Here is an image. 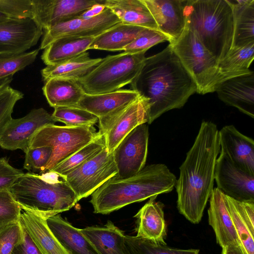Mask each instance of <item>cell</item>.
Wrapping results in <instances>:
<instances>
[{
	"mask_svg": "<svg viewBox=\"0 0 254 254\" xmlns=\"http://www.w3.org/2000/svg\"><path fill=\"white\" fill-rule=\"evenodd\" d=\"M130 87L145 101L148 124L163 113L183 107L197 91L194 81L170 44L146 58Z\"/></svg>",
	"mask_w": 254,
	"mask_h": 254,
	"instance_id": "1",
	"label": "cell"
},
{
	"mask_svg": "<svg viewBox=\"0 0 254 254\" xmlns=\"http://www.w3.org/2000/svg\"><path fill=\"white\" fill-rule=\"evenodd\" d=\"M220 151L216 125L202 122L194 143L180 167L175 186L178 209L192 223L200 221L214 189L215 164Z\"/></svg>",
	"mask_w": 254,
	"mask_h": 254,
	"instance_id": "2",
	"label": "cell"
},
{
	"mask_svg": "<svg viewBox=\"0 0 254 254\" xmlns=\"http://www.w3.org/2000/svg\"><path fill=\"white\" fill-rule=\"evenodd\" d=\"M177 181L165 165L151 164L131 177L110 178L91 194L90 202L94 213L108 214L131 203L169 192Z\"/></svg>",
	"mask_w": 254,
	"mask_h": 254,
	"instance_id": "3",
	"label": "cell"
},
{
	"mask_svg": "<svg viewBox=\"0 0 254 254\" xmlns=\"http://www.w3.org/2000/svg\"><path fill=\"white\" fill-rule=\"evenodd\" d=\"M184 14L186 26L218 63L233 40V14L227 0H187Z\"/></svg>",
	"mask_w": 254,
	"mask_h": 254,
	"instance_id": "4",
	"label": "cell"
},
{
	"mask_svg": "<svg viewBox=\"0 0 254 254\" xmlns=\"http://www.w3.org/2000/svg\"><path fill=\"white\" fill-rule=\"evenodd\" d=\"M24 173L9 190L23 210L35 212L47 218L67 211L78 201L73 190L57 174Z\"/></svg>",
	"mask_w": 254,
	"mask_h": 254,
	"instance_id": "5",
	"label": "cell"
},
{
	"mask_svg": "<svg viewBox=\"0 0 254 254\" xmlns=\"http://www.w3.org/2000/svg\"><path fill=\"white\" fill-rule=\"evenodd\" d=\"M145 52H123L109 55L90 72L77 81L88 94L114 92L130 84L139 74L145 61Z\"/></svg>",
	"mask_w": 254,
	"mask_h": 254,
	"instance_id": "6",
	"label": "cell"
},
{
	"mask_svg": "<svg viewBox=\"0 0 254 254\" xmlns=\"http://www.w3.org/2000/svg\"><path fill=\"white\" fill-rule=\"evenodd\" d=\"M169 44L194 81L196 92H215L219 81L217 60L195 34L185 25L180 37Z\"/></svg>",
	"mask_w": 254,
	"mask_h": 254,
	"instance_id": "7",
	"label": "cell"
},
{
	"mask_svg": "<svg viewBox=\"0 0 254 254\" xmlns=\"http://www.w3.org/2000/svg\"><path fill=\"white\" fill-rule=\"evenodd\" d=\"M101 135L93 126L50 125L37 131L29 148L43 146L52 148V155L46 167V172Z\"/></svg>",
	"mask_w": 254,
	"mask_h": 254,
	"instance_id": "8",
	"label": "cell"
},
{
	"mask_svg": "<svg viewBox=\"0 0 254 254\" xmlns=\"http://www.w3.org/2000/svg\"><path fill=\"white\" fill-rule=\"evenodd\" d=\"M113 153L105 147L95 156L68 173L64 179L77 199L88 197L117 174Z\"/></svg>",
	"mask_w": 254,
	"mask_h": 254,
	"instance_id": "9",
	"label": "cell"
},
{
	"mask_svg": "<svg viewBox=\"0 0 254 254\" xmlns=\"http://www.w3.org/2000/svg\"><path fill=\"white\" fill-rule=\"evenodd\" d=\"M139 97V94L131 89L95 95L85 93L76 107L98 118L99 131L104 135L125 109Z\"/></svg>",
	"mask_w": 254,
	"mask_h": 254,
	"instance_id": "10",
	"label": "cell"
},
{
	"mask_svg": "<svg viewBox=\"0 0 254 254\" xmlns=\"http://www.w3.org/2000/svg\"><path fill=\"white\" fill-rule=\"evenodd\" d=\"M56 122L43 108L34 109L23 117L11 118L0 128V146L4 149H21L25 153L31 140L41 128Z\"/></svg>",
	"mask_w": 254,
	"mask_h": 254,
	"instance_id": "11",
	"label": "cell"
},
{
	"mask_svg": "<svg viewBox=\"0 0 254 254\" xmlns=\"http://www.w3.org/2000/svg\"><path fill=\"white\" fill-rule=\"evenodd\" d=\"M121 22L106 7L101 13L94 17H78L45 30L39 49H45L55 40L64 37H95Z\"/></svg>",
	"mask_w": 254,
	"mask_h": 254,
	"instance_id": "12",
	"label": "cell"
},
{
	"mask_svg": "<svg viewBox=\"0 0 254 254\" xmlns=\"http://www.w3.org/2000/svg\"><path fill=\"white\" fill-rule=\"evenodd\" d=\"M146 123L138 126L121 142L113 154L118 179L131 177L142 170L146 163L148 143Z\"/></svg>",
	"mask_w": 254,
	"mask_h": 254,
	"instance_id": "13",
	"label": "cell"
},
{
	"mask_svg": "<svg viewBox=\"0 0 254 254\" xmlns=\"http://www.w3.org/2000/svg\"><path fill=\"white\" fill-rule=\"evenodd\" d=\"M105 0H32L33 20L42 30L79 17Z\"/></svg>",
	"mask_w": 254,
	"mask_h": 254,
	"instance_id": "14",
	"label": "cell"
},
{
	"mask_svg": "<svg viewBox=\"0 0 254 254\" xmlns=\"http://www.w3.org/2000/svg\"><path fill=\"white\" fill-rule=\"evenodd\" d=\"M214 180L217 188L225 195L239 201L254 200V175L221 153L215 164Z\"/></svg>",
	"mask_w": 254,
	"mask_h": 254,
	"instance_id": "15",
	"label": "cell"
},
{
	"mask_svg": "<svg viewBox=\"0 0 254 254\" xmlns=\"http://www.w3.org/2000/svg\"><path fill=\"white\" fill-rule=\"evenodd\" d=\"M43 34L33 19L10 18L0 23V54L26 52L37 44Z\"/></svg>",
	"mask_w": 254,
	"mask_h": 254,
	"instance_id": "16",
	"label": "cell"
},
{
	"mask_svg": "<svg viewBox=\"0 0 254 254\" xmlns=\"http://www.w3.org/2000/svg\"><path fill=\"white\" fill-rule=\"evenodd\" d=\"M149 10L159 31L170 44L182 35L186 25L185 0H142Z\"/></svg>",
	"mask_w": 254,
	"mask_h": 254,
	"instance_id": "17",
	"label": "cell"
},
{
	"mask_svg": "<svg viewBox=\"0 0 254 254\" xmlns=\"http://www.w3.org/2000/svg\"><path fill=\"white\" fill-rule=\"evenodd\" d=\"M220 153L236 166L254 175V141L232 125L219 130Z\"/></svg>",
	"mask_w": 254,
	"mask_h": 254,
	"instance_id": "18",
	"label": "cell"
},
{
	"mask_svg": "<svg viewBox=\"0 0 254 254\" xmlns=\"http://www.w3.org/2000/svg\"><path fill=\"white\" fill-rule=\"evenodd\" d=\"M215 92L223 102L254 118V71L222 81Z\"/></svg>",
	"mask_w": 254,
	"mask_h": 254,
	"instance_id": "19",
	"label": "cell"
},
{
	"mask_svg": "<svg viewBox=\"0 0 254 254\" xmlns=\"http://www.w3.org/2000/svg\"><path fill=\"white\" fill-rule=\"evenodd\" d=\"M147 111L145 101L140 96L125 109L104 135L109 153H113L136 127L147 123Z\"/></svg>",
	"mask_w": 254,
	"mask_h": 254,
	"instance_id": "20",
	"label": "cell"
},
{
	"mask_svg": "<svg viewBox=\"0 0 254 254\" xmlns=\"http://www.w3.org/2000/svg\"><path fill=\"white\" fill-rule=\"evenodd\" d=\"M208 215L209 224L221 248L231 244L239 245L225 195L217 188L213 189L209 197Z\"/></svg>",
	"mask_w": 254,
	"mask_h": 254,
	"instance_id": "21",
	"label": "cell"
},
{
	"mask_svg": "<svg viewBox=\"0 0 254 254\" xmlns=\"http://www.w3.org/2000/svg\"><path fill=\"white\" fill-rule=\"evenodd\" d=\"M47 218L38 213L23 210L19 221L41 254H69L49 229Z\"/></svg>",
	"mask_w": 254,
	"mask_h": 254,
	"instance_id": "22",
	"label": "cell"
},
{
	"mask_svg": "<svg viewBox=\"0 0 254 254\" xmlns=\"http://www.w3.org/2000/svg\"><path fill=\"white\" fill-rule=\"evenodd\" d=\"M225 197L240 247L245 254H254V200Z\"/></svg>",
	"mask_w": 254,
	"mask_h": 254,
	"instance_id": "23",
	"label": "cell"
},
{
	"mask_svg": "<svg viewBox=\"0 0 254 254\" xmlns=\"http://www.w3.org/2000/svg\"><path fill=\"white\" fill-rule=\"evenodd\" d=\"M53 234L69 254H100L81 232L58 214L47 219Z\"/></svg>",
	"mask_w": 254,
	"mask_h": 254,
	"instance_id": "24",
	"label": "cell"
},
{
	"mask_svg": "<svg viewBox=\"0 0 254 254\" xmlns=\"http://www.w3.org/2000/svg\"><path fill=\"white\" fill-rule=\"evenodd\" d=\"M155 197L143 205L134 216L136 218V236L166 245V228L163 205Z\"/></svg>",
	"mask_w": 254,
	"mask_h": 254,
	"instance_id": "25",
	"label": "cell"
},
{
	"mask_svg": "<svg viewBox=\"0 0 254 254\" xmlns=\"http://www.w3.org/2000/svg\"><path fill=\"white\" fill-rule=\"evenodd\" d=\"M81 231L100 254H130L124 232L110 220L103 226L87 227Z\"/></svg>",
	"mask_w": 254,
	"mask_h": 254,
	"instance_id": "26",
	"label": "cell"
},
{
	"mask_svg": "<svg viewBox=\"0 0 254 254\" xmlns=\"http://www.w3.org/2000/svg\"><path fill=\"white\" fill-rule=\"evenodd\" d=\"M43 94L50 106L76 107L85 93L76 80L55 77L45 82Z\"/></svg>",
	"mask_w": 254,
	"mask_h": 254,
	"instance_id": "27",
	"label": "cell"
},
{
	"mask_svg": "<svg viewBox=\"0 0 254 254\" xmlns=\"http://www.w3.org/2000/svg\"><path fill=\"white\" fill-rule=\"evenodd\" d=\"M233 14L234 28L231 47L254 42V0H227Z\"/></svg>",
	"mask_w": 254,
	"mask_h": 254,
	"instance_id": "28",
	"label": "cell"
},
{
	"mask_svg": "<svg viewBox=\"0 0 254 254\" xmlns=\"http://www.w3.org/2000/svg\"><path fill=\"white\" fill-rule=\"evenodd\" d=\"M105 5L123 23L159 31L149 10L142 0H105Z\"/></svg>",
	"mask_w": 254,
	"mask_h": 254,
	"instance_id": "29",
	"label": "cell"
},
{
	"mask_svg": "<svg viewBox=\"0 0 254 254\" xmlns=\"http://www.w3.org/2000/svg\"><path fill=\"white\" fill-rule=\"evenodd\" d=\"M94 38L72 36L59 38L44 49L41 59L47 65L63 63L86 52Z\"/></svg>",
	"mask_w": 254,
	"mask_h": 254,
	"instance_id": "30",
	"label": "cell"
},
{
	"mask_svg": "<svg viewBox=\"0 0 254 254\" xmlns=\"http://www.w3.org/2000/svg\"><path fill=\"white\" fill-rule=\"evenodd\" d=\"M102 60L100 58H90L85 52L63 63L47 65L41 71L42 77L44 82L55 77L77 80L90 72Z\"/></svg>",
	"mask_w": 254,
	"mask_h": 254,
	"instance_id": "31",
	"label": "cell"
},
{
	"mask_svg": "<svg viewBox=\"0 0 254 254\" xmlns=\"http://www.w3.org/2000/svg\"><path fill=\"white\" fill-rule=\"evenodd\" d=\"M143 28L121 22L95 37L89 49L124 51L125 48L136 38Z\"/></svg>",
	"mask_w": 254,
	"mask_h": 254,
	"instance_id": "32",
	"label": "cell"
},
{
	"mask_svg": "<svg viewBox=\"0 0 254 254\" xmlns=\"http://www.w3.org/2000/svg\"><path fill=\"white\" fill-rule=\"evenodd\" d=\"M254 58V42L244 46L230 48L218 63L219 83L250 72L252 70L249 67Z\"/></svg>",
	"mask_w": 254,
	"mask_h": 254,
	"instance_id": "33",
	"label": "cell"
},
{
	"mask_svg": "<svg viewBox=\"0 0 254 254\" xmlns=\"http://www.w3.org/2000/svg\"><path fill=\"white\" fill-rule=\"evenodd\" d=\"M106 147L103 135L88 144L62 162L51 171L64 178L68 173L100 153Z\"/></svg>",
	"mask_w": 254,
	"mask_h": 254,
	"instance_id": "34",
	"label": "cell"
},
{
	"mask_svg": "<svg viewBox=\"0 0 254 254\" xmlns=\"http://www.w3.org/2000/svg\"><path fill=\"white\" fill-rule=\"evenodd\" d=\"M130 254H199L197 249L183 250L168 247L137 236L125 235Z\"/></svg>",
	"mask_w": 254,
	"mask_h": 254,
	"instance_id": "35",
	"label": "cell"
},
{
	"mask_svg": "<svg viewBox=\"0 0 254 254\" xmlns=\"http://www.w3.org/2000/svg\"><path fill=\"white\" fill-rule=\"evenodd\" d=\"M54 120L71 127L93 126L98 118L90 112L77 107H59L51 115Z\"/></svg>",
	"mask_w": 254,
	"mask_h": 254,
	"instance_id": "36",
	"label": "cell"
},
{
	"mask_svg": "<svg viewBox=\"0 0 254 254\" xmlns=\"http://www.w3.org/2000/svg\"><path fill=\"white\" fill-rule=\"evenodd\" d=\"M39 48L18 54H0V78L13 76L32 64L36 59Z\"/></svg>",
	"mask_w": 254,
	"mask_h": 254,
	"instance_id": "37",
	"label": "cell"
},
{
	"mask_svg": "<svg viewBox=\"0 0 254 254\" xmlns=\"http://www.w3.org/2000/svg\"><path fill=\"white\" fill-rule=\"evenodd\" d=\"M168 41V38L160 32L144 28L136 38L124 50L128 54L146 52L149 49L161 42Z\"/></svg>",
	"mask_w": 254,
	"mask_h": 254,
	"instance_id": "38",
	"label": "cell"
},
{
	"mask_svg": "<svg viewBox=\"0 0 254 254\" xmlns=\"http://www.w3.org/2000/svg\"><path fill=\"white\" fill-rule=\"evenodd\" d=\"M52 152V148L48 146L29 148L25 153L24 169L35 174L45 173Z\"/></svg>",
	"mask_w": 254,
	"mask_h": 254,
	"instance_id": "39",
	"label": "cell"
},
{
	"mask_svg": "<svg viewBox=\"0 0 254 254\" xmlns=\"http://www.w3.org/2000/svg\"><path fill=\"white\" fill-rule=\"evenodd\" d=\"M0 12L10 19H33L32 0H0Z\"/></svg>",
	"mask_w": 254,
	"mask_h": 254,
	"instance_id": "40",
	"label": "cell"
},
{
	"mask_svg": "<svg viewBox=\"0 0 254 254\" xmlns=\"http://www.w3.org/2000/svg\"><path fill=\"white\" fill-rule=\"evenodd\" d=\"M22 210L9 190L0 191V227L18 221Z\"/></svg>",
	"mask_w": 254,
	"mask_h": 254,
	"instance_id": "41",
	"label": "cell"
},
{
	"mask_svg": "<svg viewBox=\"0 0 254 254\" xmlns=\"http://www.w3.org/2000/svg\"><path fill=\"white\" fill-rule=\"evenodd\" d=\"M23 94L10 86L0 92V128L12 118L13 108Z\"/></svg>",
	"mask_w": 254,
	"mask_h": 254,
	"instance_id": "42",
	"label": "cell"
},
{
	"mask_svg": "<svg viewBox=\"0 0 254 254\" xmlns=\"http://www.w3.org/2000/svg\"><path fill=\"white\" fill-rule=\"evenodd\" d=\"M21 234L19 221L0 227V254H11Z\"/></svg>",
	"mask_w": 254,
	"mask_h": 254,
	"instance_id": "43",
	"label": "cell"
},
{
	"mask_svg": "<svg viewBox=\"0 0 254 254\" xmlns=\"http://www.w3.org/2000/svg\"><path fill=\"white\" fill-rule=\"evenodd\" d=\"M20 169L12 167L6 157L0 158V191L9 190L15 181L24 174Z\"/></svg>",
	"mask_w": 254,
	"mask_h": 254,
	"instance_id": "44",
	"label": "cell"
},
{
	"mask_svg": "<svg viewBox=\"0 0 254 254\" xmlns=\"http://www.w3.org/2000/svg\"><path fill=\"white\" fill-rule=\"evenodd\" d=\"M21 237L11 254H41L21 224Z\"/></svg>",
	"mask_w": 254,
	"mask_h": 254,
	"instance_id": "45",
	"label": "cell"
},
{
	"mask_svg": "<svg viewBox=\"0 0 254 254\" xmlns=\"http://www.w3.org/2000/svg\"><path fill=\"white\" fill-rule=\"evenodd\" d=\"M106 7V6L105 5V3L95 4L84 11L79 17L82 18H90L94 17L101 13Z\"/></svg>",
	"mask_w": 254,
	"mask_h": 254,
	"instance_id": "46",
	"label": "cell"
},
{
	"mask_svg": "<svg viewBox=\"0 0 254 254\" xmlns=\"http://www.w3.org/2000/svg\"><path fill=\"white\" fill-rule=\"evenodd\" d=\"M222 249V254H245L240 245L231 244Z\"/></svg>",
	"mask_w": 254,
	"mask_h": 254,
	"instance_id": "47",
	"label": "cell"
},
{
	"mask_svg": "<svg viewBox=\"0 0 254 254\" xmlns=\"http://www.w3.org/2000/svg\"><path fill=\"white\" fill-rule=\"evenodd\" d=\"M13 79V76L0 78V92L10 86Z\"/></svg>",
	"mask_w": 254,
	"mask_h": 254,
	"instance_id": "48",
	"label": "cell"
},
{
	"mask_svg": "<svg viewBox=\"0 0 254 254\" xmlns=\"http://www.w3.org/2000/svg\"><path fill=\"white\" fill-rule=\"evenodd\" d=\"M9 19L10 18H9L7 16L0 12V23L5 22Z\"/></svg>",
	"mask_w": 254,
	"mask_h": 254,
	"instance_id": "49",
	"label": "cell"
}]
</instances>
